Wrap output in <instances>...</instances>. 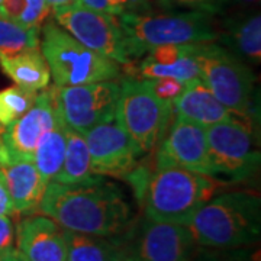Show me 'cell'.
Here are the masks:
<instances>
[{"label":"cell","mask_w":261,"mask_h":261,"mask_svg":"<svg viewBox=\"0 0 261 261\" xmlns=\"http://www.w3.org/2000/svg\"><path fill=\"white\" fill-rule=\"evenodd\" d=\"M174 5L186 6L193 10H202L207 13H218L224 8V5L228 0H167Z\"/></svg>","instance_id":"f546056e"},{"label":"cell","mask_w":261,"mask_h":261,"mask_svg":"<svg viewBox=\"0 0 261 261\" xmlns=\"http://www.w3.org/2000/svg\"><path fill=\"white\" fill-rule=\"evenodd\" d=\"M0 67L16 86L35 92L44 90L49 86V67L39 49L25 51L15 56H0Z\"/></svg>","instance_id":"ffe728a7"},{"label":"cell","mask_w":261,"mask_h":261,"mask_svg":"<svg viewBox=\"0 0 261 261\" xmlns=\"http://www.w3.org/2000/svg\"><path fill=\"white\" fill-rule=\"evenodd\" d=\"M145 0H118V3L122 6L123 12H129L130 8H140Z\"/></svg>","instance_id":"e575fe53"},{"label":"cell","mask_w":261,"mask_h":261,"mask_svg":"<svg viewBox=\"0 0 261 261\" xmlns=\"http://www.w3.org/2000/svg\"><path fill=\"white\" fill-rule=\"evenodd\" d=\"M77 5H82L87 9L96 10L100 13L115 15V16H119L121 13H123V9L118 3V0H79Z\"/></svg>","instance_id":"4dcf8cb0"},{"label":"cell","mask_w":261,"mask_h":261,"mask_svg":"<svg viewBox=\"0 0 261 261\" xmlns=\"http://www.w3.org/2000/svg\"><path fill=\"white\" fill-rule=\"evenodd\" d=\"M38 93L20 86H12L0 90V125H12L28 112L37 100Z\"/></svg>","instance_id":"d4e9b609"},{"label":"cell","mask_w":261,"mask_h":261,"mask_svg":"<svg viewBox=\"0 0 261 261\" xmlns=\"http://www.w3.org/2000/svg\"><path fill=\"white\" fill-rule=\"evenodd\" d=\"M83 135L96 174L128 176L135 170L142 151L115 119L99 123Z\"/></svg>","instance_id":"4fadbf2b"},{"label":"cell","mask_w":261,"mask_h":261,"mask_svg":"<svg viewBox=\"0 0 261 261\" xmlns=\"http://www.w3.org/2000/svg\"><path fill=\"white\" fill-rule=\"evenodd\" d=\"M15 250V228L9 216H0V257Z\"/></svg>","instance_id":"f1b7e54d"},{"label":"cell","mask_w":261,"mask_h":261,"mask_svg":"<svg viewBox=\"0 0 261 261\" xmlns=\"http://www.w3.org/2000/svg\"><path fill=\"white\" fill-rule=\"evenodd\" d=\"M173 164L206 176H218L209 155L205 128L177 118L161 140L157 166Z\"/></svg>","instance_id":"5bb4252c"},{"label":"cell","mask_w":261,"mask_h":261,"mask_svg":"<svg viewBox=\"0 0 261 261\" xmlns=\"http://www.w3.org/2000/svg\"><path fill=\"white\" fill-rule=\"evenodd\" d=\"M237 2H240V3H258L260 0H237Z\"/></svg>","instance_id":"8d00e7d4"},{"label":"cell","mask_w":261,"mask_h":261,"mask_svg":"<svg viewBox=\"0 0 261 261\" xmlns=\"http://www.w3.org/2000/svg\"><path fill=\"white\" fill-rule=\"evenodd\" d=\"M39 29L23 27L16 20L0 15V56H15L39 49Z\"/></svg>","instance_id":"cb8c5ba5"},{"label":"cell","mask_w":261,"mask_h":261,"mask_svg":"<svg viewBox=\"0 0 261 261\" xmlns=\"http://www.w3.org/2000/svg\"><path fill=\"white\" fill-rule=\"evenodd\" d=\"M53 12L58 25L84 47L118 64H129L126 39L118 16L87 9L82 5L56 8Z\"/></svg>","instance_id":"ba28073f"},{"label":"cell","mask_w":261,"mask_h":261,"mask_svg":"<svg viewBox=\"0 0 261 261\" xmlns=\"http://www.w3.org/2000/svg\"><path fill=\"white\" fill-rule=\"evenodd\" d=\"M16 252L23 261H67L65 229L45 215H32L19 222Z\"/></svg>","instance_id":"9a60e30c"},{"label":"cell","mask_w":261,"mask_h":261,"mask_svg":"<svg viewBox=\"0 0 261 261\" xmlns=\"http://www.w3.org/2000/svg\"><path fill=\"white\" fill-rule=\"evenodd\" d=\"M126 241V261H189L199 247L186 225L151 219Z\"/></svg>","instance_id":"8fae6325"},{"label":"cell","mask_w":261,"mask_h":261,"mask_svg":"<svg viewBox=\"0 0 261 261\" xmlns=\"http://www.w3.org/2000/svg\"><path fill=\"white\" fill-rule=\"evenodd\" d=\"M186 226L200 247L231 250L252 245L260 240V196L243 190L215 195Z\"/></svg>","instance_id":"7a4b0ae2"},{"label":"cell","mask_w":261,"mask_h":261,"mask_svg":"<svg viewBox=\"0 0 261 261\" xmlns=\"http://www.w3.org/2000/svg\"><path fill=\"white\" fill-rule=\"evenodd\" d=\"M0 261H2V257H0Z\"/></svg>","instance_id":"f35d334b"},{"label":"cell","mask_w":261,"mask_h":261,"mask_svg":"<svg viewBox=\"0 0 261 261\" xmlns=\"http://www.w3.org/2000/svg\"><path fill=\"white\" fill-rule=\"evenodd\" d=\"M3 129H5V128H3V126H2V125H0V134H2V132H3Z\"/></svg>","instance_id":"74e56055"},{"label":"cell","mask_w":261,"mask_h":261,"mask_svg":"<svg viewBox=\"0 0 261 261\" xmlns=\"http://www.w3.org/2000/svg\"><path fill=\"white\" fill-rule=\"evenodd\" d=\"M0 3H2V0H0Z\"/></svg>","instance_id":"ab89813d"},{"label":"cell","mask_w":261,"mask_h":261,"mask_svg":"<svg viewBox=\"0 0 261 261\" xmlns=\"http://www.w3.org/2000/svg\"><path fill=\"white\" fill-rule=\"evenodd\" d=\"M189 261H254V258L245 251H241L240 248L219 250L199 245Z\"/></svg>","instance_id":"484cf974"},{"label":"cell","mask_w":261,"mask_h":261,"mask_svg":"<svg viewBox=\"0 0 261 261\" xmlns=\"http://www.w3.org/2000/svg\"><path fill=\"white\" fill-rule=\"evenodd\" d=\"M102 180L92 168L90 152L83 134L67 129V144L63 167L54 181L63 185H89Z\"/></svg>","instance_id":"7402d4cb"},{"label":"cell","mask_w":261,"mask_h":261,"mask_svg":"<svg viewBox=\"0 0 261 261\" xmlns=\"http://www.w3.org/2000/svg\"><path fill=\"white\" fill-rule=\"evenodd\" d=\"M53 89L58 113L68 129L86 134L99 123L115 119L121 89L116 80Z\"/></svg>","instance_id":"30bf717a"},{"label":"cell","mask_w":261,"mask_h":261,"mask_svg":"<svg viewBox=\"0 0 261 261\" xmlns=\"http://www.w3.org/2000/svg\"><path fill=\"white\" fill-rule=\"evenodd\" d=\"M23 9H25V0H2L0 3V15L16 22L20 18Z\"/></svg>","instance_id":"1f68e13d"},{"label":"cell","mask_w":261,"mask_h":261,"mask_svg":"<svg viewBox=\"0 0 261 261\" xmlns=\"http://www.w3.org/2000/svg\"><path fill=\"white\" fill-rule=\"evenodd\" d=\"M173 112L177 118L207 128L215 123L237 119L207 89L200 77L187 82L183 92L173 102Z\"/></svg>","instance_id":"ac0fdd59"},{"label":"cell","mask_w":261,"mask_h":261,"mask_svg":"<svg viewBox=\"0 0 261 261\" xmlns=\"http://www.w3.org/2000/svg\"><path fill=\"white\" fill-rule=\"evenodd\" d=\"M49 10L51 8L47 0H25V9L18 22L28 28H41L49 15Z\"/></svg>","instance_id":"83f0119b"},{"label":"cell","mask_w":261,"mask_h":261,"mask_svg":"<svg viewBox=\"0 0 261 261\" xmlns=\"http://www.w3.org/2000/svg\"><path fill=\"white\" fill-rule=\"evenodd\" d=\"M39 48L58 87L116 80L121 74L118 63L84 47L54 22L42 29Z\"/></svg>","instance_id":"8992f818"},{"label":"cell","mask_w":261,"mask_h":261,"mask_svg":"<svg viewBox=\"0 0 261 261\" xmlns=\"http://www.w3.org/2000/svg\"><path fill=\"white\" fill-rule=\"evenodd\" d=\"M15 214L13 205L10 200V196L6 190V186L3 183V180L0 177V216H9Z\"/></svg>","instance_id":"d6a6232c"},{"label":"cell","mask_w":261,"mask_h":261,"mask_svg":"<svg viewBox=\"0 0 261 261\" xmlns=\"http://www.w3.org/2000/svg\"><path fill=\"white\" fill-rule=\"evenodd\" d=\"M226 183L178 166H157L144 190L147 219L186 225Z\"/></svg>","instance_id":"3957f363"},{"label":"cell","mask_w":261,"mask_h":261,"mask_svg":"<svg viewBox=\"0 0 261 261\" xmlns=\"http://www.w3.org/2000/svg\"><path fill=\"white\" fill-rule=\"evenodd\" d=\"M67 129L68 128L65 126L58 113L54 125L41 137L38 142L34 154V164L45 183L54 181L63 167L67 144Z\"/></svg>","instance_id":"603a6c76"},{"label":"cell","mask_w":261,"mask_h":261,"mask_svg":"<svg viewBox=\"0 0 261 261\" xmlns=\"http://www.w3.org/2000/svg\"><path fill=\"white\" fill-rule=\"evenodd\" d=\"M2 261H23V260L19 257V254L16 252V248H15L12 252L6 254V255H3V257H2Z\"/></svg>","instance_id":"d590c367"},{"label":"cell","mask_w":261,"mask_h":261,"mask_svg":"<svg viewBox=\"0 0 261 261\" xmlns=\"http://www.w3.org/2000/svg\"><path fill=\"white\" fill-rule=\"evenodd\" d=\"M197 45L199 44H181L152 48L142 60L138 71L144 79L171 77L187 83L200 74Z\"/></svg>","instance_id":"2e32d148"},{"label":"cell","mask_w":261,"mask_h":261,"mask_svg":"<svg viewBox=\"0 0 261 261\" xmlns=\"http://www.w3.org/2000/svg\"><path fill=\"white\" fill-rule=\"evenodd\" d=\"M38 211L73 232L118 237L128 231L130 206L112 183L102 180L89 185L49 181Z\"/></svg>","instance_id":"6da1fadb"},{"label":"cell","mask_w":261,"mask_h":261,"mask_svg":"<svg viewBox=\"0 0 261 261\" xmlns=\"http://www.w3.org/2000/svg\"><path fill=\"white\" fill-rule=\"evenodd\" d=\"M118 19L130 60L163 45L212 42L219 39L222 31L218 28L214 13L202 10L163 15L123 12Z\"/></svg>","instance_id":"277c9868"},{"label":"cell","mask_w":261,"mask_h":261,"mask_svg":"<svg viewBox=\"0 0 261 261\" xmlns=\"http://www.w3.org/2000/svg\"><path fill=\"white\" fill-rule=\"evenodd\" d=\"M0 177L9 193L15 214H31L38 211L48 183L41 177L34 161H0Z\"/></svg>","instance_id":"e0dca14e"},{"label":"cell","mask_w":261,"mask_h":261,"mask_svg":"<svg viewBox=\"0 0 261 261\" xmlns=\"http://www.w3.org/2000/svg\"><path fill=\"white\" fill-rule=\"evenodd\" d=\"M200 80L238 121L252 126L255 75L250 65L228 48L212 42L197 45Z\"/></svg>","instance_id":"5b68a950"},{"label":"cell","mask_w":261,"mask_h":261,"mask_svg":"<svg viewBox=\"0 0 261 261\" xmlns=\"http://www.w3.org/2000/svg\"><path fill=\"white\" fill-rule=\"evenodd\" d=\"M67 261H126L128 241L65 229Z\"/></svg>","instance_id":"d6986e66"},{"label":"cell","mask_w":261,"mask_h":261,"mask_svg":"<svg viewBox=\"0 0 261 261\" xmlns=\"http://www.w3.org/2000/svg\"><path fill=\"white\" fill-rule=\"evenodd\" d=\"M149 89L159 99L173 105V102L178 97V94L183 92L186 83L178 82L171 77H157V79H145Z\"/></svg>","instance_id":"4316f807"},{"label":"cell","mask_w":261,"mask_h":261,"mask_svg":"<svg viewBox=\"0 0 261 261\" xmlns=\"http://www.w3.org/2000/svg\"><path fill=\"white\" fill-rule=\"evenodd\" d=\"M58 118L54 89H44L37 96L34 106L18 121L6 126L0 134V161L28 160L34 161V154L41 137Z\"/></svg>","instance_id":"7c38bea8"},{"label":"cell","mask_w":261,"mask_h":261,"mask_svg":"<svg viewBox=\"0 0 261 261\" xmlns=\"http://www.w3.org/2000/svg\"><path fill=\"white\" fill-rule=\"evenodd\" d=\"M206 142L216 174L245 180L260 168V151L251 125L238 119L205 128Z\"/></svg>","instance_id":"9c48e42d"},{"label":"cell","mask_w":261,"mask_h":261,"mask_svg":"<svg viewBox=\"0 0 261 261\" xmlns=\"http://www.w3.org/2000/svg\"><path fill=\"white\" fill-rule=\"evenodd\" d=\"M224 41L228 49L241 60L251 64L261 61V16L252 13L250 16L229 22L221 31L219 41Z\"/></svg>","instance_id":"44dd1931"},{"label":"cell","mask_w":261,"mask_h":261,"mask_svg":"<svg viewBox=\"0 0 261 261\" xmlns=\"http://www.w3.org/2000/svg\"><path fill=\"white\" fill-rule=\"evenodd\" d=\"M173 105L159 99L147 80L125 79L121 82L115 121L144 152L159 145L167 130Z\"/></svg>","instance_id":"52a82bcc"},{"label":"cell","mask_w":261,"mask_h":261,"mask_svg":"<svg viewBox=\"0 0 261 261\" xmlns=\"http://www.w3.org/2000/svg\"><path fill=\"white\" fill-rule=\"evenodd\" d=\"M79 0H47V3L49 5L51 9H56V8H64V6H73L77 5Z\"/></svg>","instance_id":"836d02e7"}]
</instances>
